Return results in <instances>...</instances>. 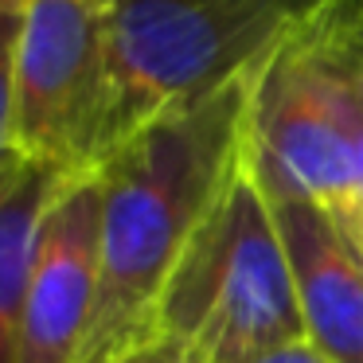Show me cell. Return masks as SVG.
I'll list each match as a JSON object with an SVG mask.
<instances>
[{"instance_id": "cell-1", "label": "cell", "mask_w": 363, "mask_h": 363, "mask_svg": "<svg viewBox=\"0 0 363 363\" xmlns=\"http://www.w3.org/2000/svg\"><path fill=\"white\" fill-rule=\"evenodd\" d=\"M254 71L160 113L98 168L102 274L79 363H110L152 336L160 293L184 246L242 157Z\"/></svg>"}, {"instance_id": "cell-2", "label": "cell", "mask_w": 363, "mask_h": 363, "mask_svg": "<svg viewBox=\"0 0 363 363\" xmlns=\"http://www.w3.org/2000/svg\"><path fill=\"white\" fill-rule=\"evenodd\" d=\"M152 336L180 340L203 363H246L305 336L281 230L246 149L168 274Z\"/></svg>"}, {"instance_id": "cell-3", "label": "cell", "mask_w": 363, "mask_h": 363, "mask_svg": "<svg viewBox=\"0 0 363 363\" xmlns=\"http://www.w3.org/2000/svg\"><path fill=\"white\" fill-rule=\"evenodd\" d=\"M324 4L328 0H102L113 71L110 152L160 113L262 63Z\"/></svg>"}, {"instance_id": "cell-4", "label": "cell", "mask_w": 363, "mask_h": 363, "mask_svg": "<svg viewBox=\"0 0 363 363\" xmlns=\"http://www.w3.org/2000/svg\"><path fill=\"white\" fill-rule=\"evenodd\" d=\"M324 9L258 63L242 149L266 196H301L340 211L355 203L352 86L324 32Z\"/></svg>"}, {"instance_id": "cell-5", "label": "cell", "mask_w": 363, "mask_h": 363, "mask_svg": "<svg viewBox=\"0 0 363 363\" xmlns=\"http://www.w3.org/2000/svg\"><path fill=\"white\" fill-rule=\"evenodd\" d=\"M113 145L102 0H32L20 16L12 152L63 176L98 172Z\"/></svg>"}, {"instance_id": "cell-6", "label": "cell", "mask_w": 363, "mask_h": 363, "mask_svg": "<svg viewBox=\"0 0 363 363\" xmlns=\"http://www.w3.org/2000/svg\"><path fill=\"white\" fill-rule=\"evenodd\" d=\"M102 191L98 176H67L35 227L20 301L16 363H79L98 305Z\"/></svg>"}, {"instance_id": "cell-7", "label": "cell", "mask_w": 363, "mask_h": 363, "mask_svg": "<svg viewBox=\"0 0 363 363\" xmlns=\"http://www.w3.org/2000/svg\"><path fill=\"white\" fill-rule=\"evenodd\" d=\"M289 258L305 340L328 363H363V258L336 211L301 196H266Z\"/></svg>"}, {"instance_id": "cell-8", "label": "cell", "mask_w": 363, "mask_h": 363, "mask_svg": "<svg viewBox=\"0 0 363 363\" xmlns=\"http://www.w3.org/2000/svg\"><path fill=\"white\" fill-rule=\"evenodd\" d=\"M63 180V172L20 157H12L0 176V363H16L20 355V301H24L28 258L40 215Z\"/></svg>"}, {"instance_id": "cell-9", "label": "cell", "mask_w": 363, "mask_h": 363, "mask_svg": "<svg viewBox=\"0 0 363 363\" xmlns=\"http://www.w3.org/2000/svg\"><path fill=\"white\" fill-rule=\"evenodd\" d=\"M16 40L20 16L0 12V176L12 164V102H16Z\"/></svg>"}, {"instance_id": "cell-10", "label": "cell", "mask_w": 363, "mask_h": 363, "mask_svg": "<svg viewBox=\"0 0 363 363\" xmlns=\"http://www.w3.org/2000/svg\"><path fill=\"white\" fill-rule=\"evenodd\" d=\"M110 363H203V359H199L188 344H180V340H172V336H145L141 344L125 347V352Z\"/></svg>"}, {"instance_id": "cell-11", "label": "cell", "mask_w": 363, "mask_h": 363, "mask_svg": "<svg viewBox=\"0 0 363 363\" xmlns=\"http://www.w3.org/2000/svg\"><path fill=\"white\" fill-rule=\"evenodd\" d=\"M246 363H328V359H324V355L316 352L305 336H301V340H289V344L269 347V352L254 355V359H246Z\"/></svg>"}, {"instance_id": "cell-12", "label": "cell", "mask_w": 363, "mask_h": 363, "mask_svg": "<svg viewBox=\"0 0 363 363\" xmlns=\"http://www.w3.org/2000/svg\"><path fill=\"white\" fill-rule=\"evenodd\" d=\"M336 215H340V223H344V230L352 235L355 250H359V258H363V199H355V203L340 207Z\"/></svg>"}, {"instance_id": "cell-13", "label": "cell", "mask_w": 363, "mask_h": 363, "mask_svg": "<svg viewBox=\"0 0 363 363\" xmlns=\"http://www.w3.org/2000/svg\"><path fill=\"white\" fill-rule=\"evenodd\" d=\"M28 4H32V0H0V12H4V16H24Z\"/></svg>"}]
</instances>
